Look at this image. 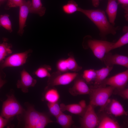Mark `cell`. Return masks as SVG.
Masks as SVG:
<instances>
[{"label": "cell", "mask_w": 128, "mask_h": 128, "mask_svg": "<svg viewBox=\"0 0 128 128\" xmlns=\"http://www.w3.org/2000/svg\"><path fill=\"white\" fill-rule=\"evenodd\" d=\"M78 11L83 14L94 23L99 29L100 35L102 37L110 34L114 35L120 28L119 26L114 27L109 22L103 10L84 9L79 7Z\"/></svg>", "instance_id": "cell-1"}, {"label": "cell", "mask_w": 128, "mask_h": 128, "mask_svg": "<svg viewBox=\"0 0 128 128\" xmlns=\"http://www.w3.org/2000/svg\"><path fill=\"white\" fill-rule=\"evenodd\" d=\"M24 120V127L26 128H44L53 122L46 114L37 111L32 106L27 108Z\"/></svg>", "instance_id": "cell-2"}, {"label": "cell", "mask_w": 128, "mask_h": 128, "mask_svg": "<svg viewBox=\"0 0 128 128\" xmlns=\"http://www.w3.org/2000/svg\"><path fill=\"white\" fill-rule=\"evenodd\" d=\"M114 43L107 41L88 39L86 36L84 39L82 45L84 48H90L94 55L102 62L105 55L111 50Z\"/></svg>", "instance_id": "cell-3"}, {"label": "cell", "mask_w": 128, "mask_h": 128, "mask_svg": "<svg viewBox=\"0 0 128 128\" xmlns=\"http://www.w3.org/2000/svg\"><path fill=\"white\" fill-rule=\"evenodd\" d=\"M115 89L109 86L91 90L90 104L93 106L104 107L109 102V98Z\"/></svg>", "instance_id": "cell-4"}, {"label": "cell", "mask_w": 128, "mask_h": 128, "mask_svg": "<svg viewBox=\"0 0 128 128\" xmlns=\"http://www.w3.org/2000/svg\"><path fill=\"white\" fill-rule=\"evenodd\" d=\"M7 99L3 103L1 115L9 119L16 115L22 114L24 109L13 95L7 96Z\"/></svg>", "instance_id": "cell-5"}, {"label": "cell", "mask_w": 128, "mask_h": 128, "mask_svg": "<svg viewBox=\"0 0 128 128\" xmlns=\"http://www.w3.org/2000/svg\"><path fill=\"white\" fill-rule=\"evenodd\" d=\"M78 75L75 72L61 73L57 71L51 74L48 81V85L53 87L68 85L75 79Z\"/></svg>", "instance_id": "cell-6"}, {"label": "cell", "mask_w": 128, "mask_h": 128, "mask_svg": "<svg viewBox=\"0 0 128 128\" xmlns=\"http://www.w3.org/2000/svg\"><path fill=\"white\" fill-rule=\"evenodd\" d=\"M32 50L29 49L23 52L16 53L7 57L0 64V70L8 67H16L23 65Z\"/></svg>", "instance_id": "cell-7"}, {"label": "cell", "mask_w": 128, "mask_h": 128, "mask_svg": "<svg viewBox=\"0 0 128 128\" xmlns=\"http://www.w3.org/2000/svg\"><path fill=\"white\" fill-rule=\"evenodd\" d=\"M81 122L83 128H94L98 124V118L91 105L89 104L87 107Z\"/></svg>", "instance_id": "cell-8"}, {"label": "cell", "mask_w": 128, "mask_h": 128, "mask_svg": "<svg viewBox=\"0 0 128 128\" xmlns=\"http://www.w3.org/2000/svg\"><path fill=\"white\" fill-rule=\"evenodd\" d=\"M105 84L120 90L124 88L128 81V70L118 73L105 80Z\"/></svg>", "instance_id": "cell-9"}, {"label": "cell", "mask_w": 128, "mask_h": 128, "mask_svg": "<svg viewBox=\"0 0 128 128\" xmlns=\"http://www.w3.org/2000/svg\"><path fill=\"white\" fill-rule=\"evenodd\" d=\"M31 5L30 0H24L19 7V28L18 33L20 36H22L24 32V29L26 26V21L30 13Z\"/></svg>", "instance_id": "cell-10"}, {"label": "cell", "mask_w": 128, "mask_h": 128, "mask_svg": "<svg viewBox=\"0 0 128 128\" xmlns=\"http://www.w3.org/2000/svg\"><path fill=\"white\" fill-rule=\"evenodd\" d=\"M102 62L106 66H113L114 65H117L128 68V57L125 55L113 54L109 52L105 55Z\"/></svg>", "instance_id": "cell-11"}, {"label": "cell", "mask_w": 128, "mask_h": 128, "mask_svg": "<svg viewBox=\"0 0 128 128\" xmlns=\"http://www.w3.org/2000/svg\"><path fill=\"white\" fill-rule=\"evenodd\" d=\"M37 82V80L23 69L21 72V79L18 80L17 86L18 88H21L23 92L26 93L28 92V88L34 87Z\"/></svg>", "instance_id": "cell-12"}, {"label": "cell", "mask_w": 128, "mask_h": 128, "mask_svg": "<svg viewBox=\"0 0 128 128\" xmlns=\"http://www.w3.org/2000/svg\"><path fill=\"white\" fill-rule=\"evenodd\" d=\"M70 93L73 96L90 93L91 89L83 78H78L75 81L73 87L69 90Z\"/></svg>", "instance_id": "cell-13"}, {"label": "cell", "mask_w": 128, "mask_h": 128, "mask_svg": "<svg viewBox=\"0 0 128 128\" xmlns=\"http://www.w3.org/2000/svg\"><path fill=\"white\" fill-rule=\"evenodd\" d=\"M118 5L116 0H108L105 11L108 17L109 22L114 26L115 25Z\"/></svg>", "instance_id": "cell-14"}, {"label": "cell", "mask_w": 128, "mask_h": 128, "mask_svg": "<svg viewBox=\"0 0 128 128\" xmlns=\"http://www.w3.org/2000/svg\"><path fill=\"white\" fill-rule=\"evenodd\" d=\"M108 110L109 113L115 117L128 115V112L125 110L122 105L114 99L110 102Z\"/></svg>", "instance_id": "cell-15"}, {"label": "cell", "mask_w": 128, "mask_h": 128, "mask_svg": "<svg viewBox=\"0 0 128 128\" xmlns=\"http://www.w3.org/2000/svg\"><path fill=\"white\" fill-rule=\"evenodd\" d=\"M113 68V66H107L96 70V76L94 80L95 84L98 85L102 83Z\"/></svg>", "instance_id": "cell-16"}, {"label": "cell", "mask_w": 128, "mask_h": 128, "mask_svg": "<svg viewBox=\"0 0 128 128\" xmlns=\"http://www.w3.org/2000/svg\"><path fill=\"white\" fill-rule=\"evenodd\" d=\"M60 106L62 112L67 111L71 113L77 115H80L84 114L86 110L79 104L65 105L64 103H61Z\"/></svg>", "instance_id": "cell-17"}, {"label": "cell", "mask_w": 128, "mask_h": 128, "mask_svg": "<svg viewBox=\"0 0 128 128\" xmlns=\"http://www.w3.org/2000/svg\"><path fill=\"white\" fill-rule=\"evenodd\" d=\"M56 118V122L63 128H70L73 123L72 116L65 114L63 112Z\"/></svg>", "instance_id": "cell-18"}, {"label": "cell", "mask_w": 128, "mask_h": 128, "mask_svg": "<svg viewBox=\"0 0 128 128\" xmlns=\"http://www.w3.org/2000/svg\"><path fill=\"white\" fill-rule=\"evenodd\" d=\"M30 13L43 16L45 14L46 9L43 6L41 0H32Z\"/></svg>", "instance_id": "cell-19"}, {"label": "cell", "mask_w": 128, "mask_h": 128, "mask_svg": "<svg viewBox=\"0 0 128 128\" xmlns=\"http://www.w3.org/2000/svg\"><path fill=\"white\" fill-rule=\"evenodd\" d=\"M60 97V95L58 90L54 88L48 89L44 95L45 100L48 102L51 103L58 102Z\"/></svg>", "instance_id": "cell-20"}, {"label": "cell", "mask_w": 128, "mask_h": 128, "mask_svg": "<svg viewBox=\"0 0 128 128\" xmlns=\"http://www.w3.org/2000/svg\"><path fill=\"white\" fill-rule=\"evenodd\" d=\"M98 128H119L121 127L117 122L107 116L103 117L99 124Z\"/></svg>", "instance_id": "cell-21"}, {"label": "cell", "mask_w": 128, "mask_h": 128, "mask_svg": "<svg viewBox=\"0 0 128 128\" xmlns=\"http://www.w3.org/2000/svg\"><path fill=\"white\" fill-rule=\"evenodd\" d=\"M12 45L5 41L0 44V64L6 57L11 54L12 52Z\"/></svg>", "instance_id": "cell-22"}, {"label": "cell", "mask_w": 128, "mask_h": 128, "mask_svg": "<svg viewBox=\"0 0 128 128\" xmlns=\"http://www.w3.org/2000/svg\"><path fill=\"white\" fill-rule=\"evenodd\" d=\"M68 58L66 59L69 71L76 72L81 70L82 67L78 64L73 56L70 54Z\"/></svg>", "instance_id": "cell-23"}, {"label": "cell", "mask_w": 128, "mask_h": 128, "mask_svg": "<svg viewBox=\"0 0 128 128\" xmlns=\"http://www.w3.org/2000/svg\"><path fill=\"white\" fill-rule=\"evenodd\" d=\"M51 70V68L50 66L44 65L38 68L34 72V74L40 78H43L46 77L49 78L50 76V72Z\"/></svg>", "instance_id": "cell-24"}, {"label": "cell", "mask_w": 128, "mask_h": 128, "mask_svg": "<svg viewBox=\"0 0 128 128\" xmlns=\"http://www.w3.org/2000/svg\"><path fill=\"white\" fill-rule=\"evenodd\" d=\"M78 4L75 1L70 0L63 6L62 9L64 13L70 14L78 11Z\"/></svg>", "instance_id": "cell-25"}, {"label": "cell", "mask_w": 128, "mask_h": 128, "mask_svg": "<svg viewBox=\"0 0 128 128\" xmlns=\"http://www.w3.org/2000/svg\"><path fill=\"white\" fill-rule=\"evenodd\" d=\"M9 15L5 14L0 16V26L2 27L10 32H13L11 21L9 18Z\"/></svg>", "instance_id": "cell-26"}, {"label": "cell", "mask_w": 128, "mask_h": 128, "mask_svg": "<svg viewBox=\"0 0 128 128\" xmlns=\"http://www.w3.org/2000/svg\"><path fill=\"white\" fill-rule=\"evenodd\" d=\"M47 105L50 113L56 118L62 112L58 102L53 103L48 102Z\"/></svg>", "instance_id": "cell-27"}, {"label": "cell", "mask_w": 128, "mask_h": 128, "mask_svg": "<svg viewBox=\"0 0 128 128\" xmlns=\"http://www.w3.org/2000/svg\"><path fill=\"white\" fill-rule=\"evenodd\" d=\"M96 76V70L90 69L84 70L83 73L82 78L86 82L89 83L94 80Z\"/></svg>", "instance_id": "cell-28"}, {"label": "cell", "mask_w": 128, "mask_h": 128, "mask_svg": "<svg viewBox=\"0 0 128 128\" xmlns=\"http://www.w3.org/2000/svg\"><path fill=\"white\" fill-rule=\"evenodd\" d=\"M128 43V32L121 37L118 40L115 42H114L112 45L111 50L120 47Z\"/></svg>", "instance_id": "cell-29"}, {"label": "cell", "mask_w": 128, "mask_h": 128, "mask_svg": "<svg viewBox=\"0 0 128 128\" xmlns=\"http://www.w3.org/2000/svg\"><path fill=\"white\" fill-rule=\"evenodd\" d=\"M57 71L61 73L67 72L68 71L66 59H61L59 60L56 64Z\"/></svg>", "instance_id": "cell-30"}, {"label": "cell", "mask_w": 128, "mask_h": 128, "mask_svg": "<svg viewBox=\"0 0 128 128\" xmlns=\"http://www.w3.org/2000/svg\"><path fill=\"white\" fill-rule=\"evenodd\" d=\"M24 0H8L5 6V10H9L12 8L19 7Z\"/></svg>", "instance_id": "cell-31"}, {"label": "cell", "mask_w": 128, "mask_h": 128, "mask_svg": "<svg viewBox=\"0 0 128 128\" xmlns=\"http://www.w3.org/2000/svg\"><path fill=\"white\" fill-rule=\"evenodd\" d=\"M118 4L122 5V7L124 10V17L127 21L128 20V0H117Z\"/></svg>", "instance_id": "cell-32"}, {"label": "cell", "mask_w": 128, "mask_h": 128, "mask_svg": "<svg viewBox=\"0 0 128 128\" xmlns=\"http://www.w3.org/2000/svg\"><path fill=\"white\" fill-rule=\"evenodd\" d=\"M119 91V94L123 99H128V89L123 88L118 90Z\"/></svg>", "instance_id": "cell-33"}, {"label": "cell", "mask_w": 128, "mask_h": 128, "mask_svg": "<svg viewBox=\"0 0 128 128\" xmlns=\"http://www.w3.org/2000/svg\"><path fill=\"white\" fill-rule=\"evenodd\" d=\"M8 120L0 116V128H3L7 124Z\"/></svg>", "instance_id": "cell-34"}, {"label": "cell", "mask_w": 128, "mask_h": 128, "mask_svg": "<svg viewBox=\"0 0 128 128\" xmlns=\"http://www.w3.org/2000/svg\"><path fill=\"white\" fill-rule=\"evenodd\" d=\"M5 74L2 70H0V88L6 82V81L2 79L3 77H5Z\"/></svg>", "instance_id": "cell-35"}, {"label": "cell", "mask_w": 128, "mask_h": 128, "mask_svg": "<svg viewBox=\"0 0 128 128\" xmlns=\"http://www.w3.org/2000/svg\"><path fill=\"white\" fill-rule=\"evenodd\" d=\"M92 5L93 6L95 7H98L100 4V0H91Z\"/></svg>", "instance_id": "cell-36"}, {"label": "cell", "mask_w": 128, "mask_h": 128, "mask_svg": "<svg viewBox=\"0 0 128 128\" xmlns=\"http://www.w3.org/2000/svg\"><path fill=\"white\" fill-rule=\"evenodd\" d=\"M78 104L84 109H86L87 107L86 102L85 100H82Z\"/></svg>", "instance_id": "cell-37"}, {"label": "cell", "mask_w": 128, "mask_h": 128, "mask_svg": "<svg viewBox=\"0 0 128 128\" xmlns=\"http://www.w3.org/2000/svg\"><path fill=\"white\" fill-rule=\"evenodd\" d=\"M123 32H124L125 33L127 32H128V27L127 26H125L123 29Z\"/></svg>", "instance_id": "cell-38"}, {"label": "cell", "mask_w": 128, "mask_h": 128, "mask_svg": "<svg viewBox=\"0 0 128 128\" xmlns=\"http://www.w3.org/2000/svg\"><path fill=\"white\" fill-rule=\"evenodd\" d=\"M8 0H0V7L5 2H7Z\"/></svg>", "instance_id": "cell-39"}]
</instances>
